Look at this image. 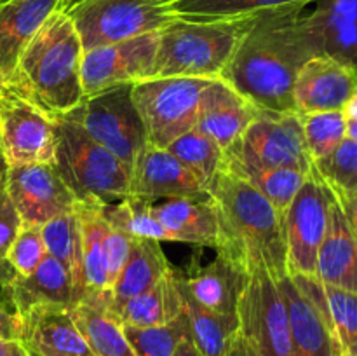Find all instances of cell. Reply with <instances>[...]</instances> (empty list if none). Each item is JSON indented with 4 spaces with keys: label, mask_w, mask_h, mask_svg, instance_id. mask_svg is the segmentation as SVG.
Listing matches in <instances>:
<instances>
[{
    "label": "cell",
    "mask_w": 357,
    "mask_h": 356,
    "mask_svg": "<svg viewBox=\"0 0 357 356\" xmlns=\"http://www.w3.org/2000/svg\"><path fill=\"white\" fill-rule=\"evenodd\" d=\"M305 9L258 14L218 79L264 110L295 112L296 75L312 58L298 24Z\"/></svg>",
    "instance_id": "cell-1"
},
{
    "label": "cell",
    "mask_w": 357,
    "mask_h": 356,
    "mask_svg": "<svg viewBox=\"0 0 357 356\" xmlns=\"http://www.w3.org/2000/svg\"><path fill=\"white\" fill-rule=\"evenodd\" d=\"M206 192L218 223L216 255L229 258L246 276L267 271L275 281L288 276L282 216L274 205L223 168Z\"/></svg>",
    "instance_id": "cell-2"
},
{
    "label": "cell",
    "mask_w": 357,
    "mask_h": 356,
    "mask_svg": "<svg viewBox=\"0 0 357 356\" xmlns=\"http://www.w3.org/2000/svg\"><path fill=\"white\" fill-rule=\"evenodd\" d=\"M84 47L65 10L56 13L21 52L7 86L52 119L84 100Z\"/></svg>",
    "instance_id": "cell-3"
},
{
    "label": "cell",
    "mask_w": 357,
    "mask_h": 356,
    "mask_svg": "<svg viewBox=\"0 0 357 356\" xmlns=\"http://www.w3.org/2000/svg\"><path fill=\"white\" fill-rule=\"evenodd\" d=\"M255 17L188 21L176 17L160 30L149 79L201 77L218 79Z\"/></svg>",
    "instance_id": "cell-4"
},
{
    "label": "cell",
    "mask_w": 357,
    "mask_h": 356,
    "mask_svg": "<svg viewBox=\"0 0 357 356\" xmlns=\"http://www.w3.org/2000/svg\"><path fill=\"white\" fill-rule=\"evenodd\" d=\"M56 150L52 166L77 201L98 199L105 205L129 195L131 173L105 147L94 142L80 126L54 119Z\"/></svg>",
    "instance_id": "cell-5"
},
{
    "label": "cell",
    "mask_w": 357,
    "mask_h": 356,
    "mask_svg": "<svg viewBox=\"0 0 357 356\" xmlns=\"http://www.w3.org/2000/svg\"><path fill=\"white\" fill-rule=\"evenodd\" d=\"M84 52L160 31L176 20L171 0H75L65 9Z\"/></svg>",
    "instance_id": "cell-6"
},
{
    "label": "cell",
    "mask_w": 357,
    "mask_h": 356,
    "mask_svg": "<svg viewBox=\"0 0 357 356\" xmlns=\"http://www.w3.org/2000/svg\"><path fill=\"white\" fill-rule=\"evenodd\" d=\"M59 119L80 126L94 142L114 154L129 173L149 143L142 117L132 103V84H119L84 96L73 110Z\"/></svg>",
    "instance_id": "cell-7"
},
{
    "label": "cell",
    "mask_w": 357,
    "mask_h": 356,
    "mask_svg": "<svg viewBox=\"0 0 357 356\" xmlns=\"http://www.w3.org/2000/svg\"><path fill=\"white\" fill-rule=\"evenodd\" d=\"M213 79L160 77L132 84V103L142 117L146 142L159 149L197 126L199 100Z\"/></svg>",
    "instance_id": "cell-8"
},
{
    "label": "cell",
    "mask_w": 357,
    "mask_h": 356,
    "mask_svg": "<svg viewBox=\"0 0 357 356\" xmlns=\"http://www.w3.org/2000/svg\"><path fill=\"white\" fill-rule=\"evenodd\" d=\"M239 334L261 356H291L289 318L278 281L267 271L246 276L237 302Z\"/></svg>",
    "instance_id": "cell-9"
},
{
    "label": "cell",
    "mask_w": 357,
    "mask_h": 356,
    "mask_svg": "<svg viewBox=\"0 0 357 356\" xmlns=\"http://www.w3.org/2000/svg\"><path fill=\"white\" fill-rule=\"evenodd\" d=\"M330 188L312 166L282 216L288 274L316 278L317 253L330 218Z\"/></svg>",
    "instance_id": "cell-10"
},
{
    "label": "cell",
    "mask_w": 357,
    "mask_h": 356,
    "mask_svg": "<svg viewBox=\"0 0 357 356\" xmlns=\"http://www.w3.org/2000/svg\"><path fill=\"white\" fill-rule=\"evenodd\" d=\"M56 150V122L13 87L0 86V152L7 166L47 163Z\"/></svg>",
    "instance_id": "cell-11"
},
{
    "label": "cell",
    "mask_w": 357,
    "mask_h": 356,
    "mask_svg": "<svg viewBox=\"0 0 357 356\" xmlns=\"http://www.w3.org/2000/svg\"><path fill=\"white\" fill-rule=\"evenodd\" d=\"M225 150L261 166L286 168L305 175L314 166L303 138L300 114L296 112L261 108L244 135Z\"/></svg>",
    "instance_id": "cell-12"
},
{
    "label": "cell",
    "mask_w": 357,
    "mask_h": 356,
    "mask_svg": "<svg viewBox=\"0 0 357 356\" xmlns=\"http://www.w3.org/2000/svg\"><path fill=\"white\" fill-rule=\"evenodd\" d=\"M3 185L23 225L42 227L56 216L75 212L77 198L52 164L7 166Z\"/></svg>",
    "instance_id": "cell-13"
},
{
    "label": "cell",
    "mask_w": 357,
    "mask_h": 356,
    "mask_svg": "<svg viewBox=\"0 0 357 356\" xmlns=\"http://www.w3.org/2000/svg\"><path fill=\"white\" fill-rule=\"evenodd\" d=\"M160 31H152L84 52V94L91 96L107 87L149 79L155 61Z\"/></svg>",
    "instance_id": "cell-14"
},
{
    "label": "cell",
    "mask_w": 357,
    "mask_h": 356,
    "mask_svg": "<svg viewBox=\"0 0 357 356\" xmlns=\"http://www.w3.org/2000/svg\"><path fill=\"white\" fill-rule=\"evenodd\" d=\"M300 16L305 44L312 56H326L357 73V0H314Z\"/></svg>",
    "instance_id": "cell-15"
},
{
    "label": "cell",
    "mask_w": 357,
    "mask_h": 356,
    "mask_svg": "<svg viewBox=\"0 0 357 356\" xmlns=\"http://www.w3.org/2000/svg\"><path fill=\"white\" fill-rule=\"evenodd\" d=\"M129 195L153 205L159 199L204 198V184L167 149L150 143L139 154L131 173Z\"/></svg>",
    "instance_id": "cell-16"
},
{
    "label": "cell",
    "mask_w": 357,
    "mask_h": 356,
    "mask_svg": "<svg viewBox=\"0 0 357 356\" xmlns=\"http://www.w3.org/2000/svg\"><path fill=\"white\" fill-rule=\"evenodd\" d=\"M357 91V73L349 66L312 56L300 68L293 89L296 114L344 110Z\"/></svg>",
    "instance_id": "cell-17"
},
{
    "label": "cell",
    "mask_w": 357,
    "mask_h": 356,
    "mask_svg": "<svg viewBox=\"0 0 357 356\" xmlns=\"http://www.w3.org/2000/svg\"><path fill=\"white\" fill-rule=\"evenodd\" d=\"M20 342L31 356H94L72 307L37 306L20 316Z\"/></svg>",
    "instance_id": "cell-18"
},
{
    "label": "cell",
    "mask_w": 357,
    "mask_h": 356,
    "mask_svg": "<svg viewBox=\"0 0 357 356\" xmlns=\"http://www.w3.org/2000/svg\"><path fill=\"white\" fill-rule=\"evenodd\" d=\"M261 108L222 79H213L201 94L197 126L223 150L244 135Z\"/></svg>",
    "instance_id": "cell-19"
},
{
    "label": "cell",
    "mask_w": 357,
    "mask_h": 356,
    "mask_svg": "<svg viewBox=\"0 0 357 356\" xmlns=\"http://www.w3.org/2000/svg\"><path fill=\"white\" fill-rule=\"evenodd\" d=\"M68 0H9L0 7V86L9 82L21 52Z\"/></svg>",
    "instance_id": "cell-20"
},
{
    "label": "cell",
    "mask_w": 357,
    "mask_h": 356,
    "mask_svg": "<svg viewBox=\"0 0 357 356\" xmlns=\"http://www.w3.org/2000/svg\"><path fill=\"white\" fill-rule=\"evenodd\" d=\"M278 285L288 309L291 356H337L340 349L323 311L289 274Z\"/></svg>",
    "instance_id": "cell-21"
},
{
    "label": "cell",
    "mask_w": 357,
    "mask_h": 356,
    "mask_svg": "<svg viewBox=\"0 0 357 356\" xmlns=\"http://www.w3.org/2000/svg\"><path fill=\"white\" fill-rule=\"evenodd\" d=\"M174 271L197 302L220 316L237 320V302L246 274L229 258L216 255L213 262L199 265L194 257L185 267Z\"/></svg>",
    "instance_id": "cell-22"
},
{
    "label": "cell",
    "mask_w": 357,
    "mask_h": 356,
    "mask_svg": "<svg viewBox=\"0 0 357 356\" xmlns=\"http://www.w3.org/2000/svg\"><path fill=\"white\" fill-rule=\"evenodd\" d=\"M2 293L17 316L37 306L75 307L79 304L72 274L51 255H45L31 274L14 276Z\"/></svg>",
    "instance_id": "cell-23"
},
{
    "label": "cell",
    "mask_w": 357,
    "mask_h": 356,
    "mask_svg": "<svg viewBox=\"0 0 357 356\" xmlns=\"http://www.w3.org/2000/svg\"><path fill=\"white\" fill-rule=\"evenodd\" d=\"M316 279L324 285L357 292V234L333 194L326 236L317 253Z\"/></svg>",
    "instance_id": "cell-24"
},
{
    "label": "cell",
    "mask_w": 357,
    "mask_h": 356,
    "mask_svg": "<svg viewBox=\"0 0 357 356\" xmlns=\"http://www.w3.org/2000/svg\"><path fill=\"white\" fill-rule=\"evenodd\" d=\"M150 209L173 241L211 248L218 243V223L208 195L169 198L153 202Z\"/></svg>",
    "instance_id": "cell-25"
},
{
    "label": "cell",
    "mask_w": 357,
    "mask_h": 356,
    "mask_svg": "<svg viewBox=\"0 0 357 356\" xmlns=\"http://www.w3.org/2000/svg\"><path fill=\"white\" fill-rule=\"evenodd\" d=\"M171 269L173 267L160 248V241L132 237L128 260L110 290L112 313L128 299L155 286Z\"/></svg>",
    "instance_id": "cell-26"
},
{
    "label": "cell",
    "mask_w": 357,
    "mask_h": 356,
    "mask_svg": "<svg viewBox=\"0 0 357 356\" xmlns=\"http://www.w3.org/2000/svg\"><path fill=\"white\" fill-rule=\"evenodd\" d=\"M77 328L94 356H136L124 334V327L110 309V293L86 295L72 307Z\"/></svg>",
    "instance_id": "cell-27"
},
{
    "label": "cell",
    "mask_w": 357,
    "mask_h": 356,
    "mask_svg": "<svg viewBox=\"0 0 357 356\" xmlns=\"http://www.w3.org/2000/svg\"><path fill=\"white\" fill-rule=\"evenodd\" d=\"M326 316L342 356H357V292L324 285L316 278L289 274Z\"/></svg>",
    "instance_id": "cell-28"
},
{
    "label": "cell",
    "mask_w": 357,
    "mask_h": 356,
    "mask_svg": "<svg viewBox=\"0 0 357 356\" xmlns=\"http://www.w3.org/2000/svg\"><path fill=\"white\" fill-rule=\"evenodd\" d=\"M222 168L237 178L246 181L248 185L260 192L274 205V208L284 216L289 202L296 195L298 188L305 181L307 175L286 168H267L253 163L246 157L236 156L232 152L223 150Z\"/></svg>",
    "instance_id": "cell-29"
},
{
    "label": "cell",
    "mask_w": 357,
    "mask_h": 356,
    "mask_svg": "<svg viewBox=\"0 0 357 356\" xmlns=\"http://www.w3.org/2000/svg\"><path fill=\"white\" fill-rule=\"evenodd\" d=\"M183 313L180 292H178L174 267L146 292L131 297L114 311L126 327L149 328L169 323Z\"/></svg>",
    "instance_id": "cell-30"
},
{
    "label": "cell",
    "mask_w": 357,
    "mask_h": 356,
    "mask_svg": "<svg viewBox=\"0 0 357 356\" xmlns=\"http://www.w3.org/2000/svg\"><path fill=\"white\" fill-rule=\"evenodd\" d=\"M105 206L107 205L98 201V199H82V201H77L75 206L80 222V234H82L86 295H107V293H110L103 257V234L105 227H107Z\"/></svg>",
    "instance_id": "cell-31"
},
{
    "label": "cell",
    "mask_w": 357,
    "mask_h": 356,
    "mask_svg": "<svg viewBox=\"0 0 357 356\" xmlns=\"http://www.w3.org/2000/svg\"><path fill=\"white\" fill-rule=\"evenodd\" d=\"M174 278H176L178 292H180L181 309L187 316L190 337L195 348L204 356H225L230 339L239 330V321L236 318L220 316L213 313L211 309L204 307L192 297V293L178 278L176 271H174Z\"/></svg>",
    "instance_id": "cell-32"
},
{
    "label": "cell",
    "mask_w": 357,
    "mask_h": 356,
    "mask_svg": "<svg viewBox=\"0 0 357 356\" xmlns=\"http://www.w3.org/2000/svg\"><path fill=\"white\" fill-rule=\"evenodd\" d=\"M314 0H173L176 17L188 21H218L251 17L288 7H309Z\"/></svg>",
    "instance_id": "cell-33"
},
{
    "label": "cell",
    "mask_w": 357,
    "mask_h": 356,
    "mask_svg": "<svg viewBox=\"0 0 357 356\" xmlns=\"http://www.w3.org/2000/svg\"><path fill=\"white\" fill-rule=\"evenodd\" d=\"M40 230L47 255L61 262L72 274L80 302L86 295V279H84L82 234H80L77 212L65 213V215L49 220L40 227Z\"/></svg>",
    "instance_id": "cell-34"
},
{
    "label": "cell",
    "mask_w": 357,
    "mask_h": 356,
    "mask_svg": "<svg viewBox=\"0 0 357 356\" xmlns=\"http://www.w3.org/2000/svg\"><path fill=\"white\" fill-rule=\"evenodd\" d=\"M167 150L176 156L204 184L206 188L222 168L223 149L199 128H192L174 140Z\"/></svg>",
    "instance_id": "cell-35"
},
{
    "label": "cell",
    "mask_w": 357,
    "mask_h": 356,
    "mask_svg": "<svg viewBox=\"0 0 357 356\" xmlns=\"http://www.w3.org/2000/svg\"><path fill=\"white\" fill-rule=\"evenodd\" d=\"M150 206V202L128 195L122 201H117V205L105 206V220L112 229L121 230L131 237H149L160 243L173 241L169 232L152 215Z\"/></svg>",
    "instance_id": "cell-36"
},
{
    "label": "cell",
    "mask_w": 357,
    "mask_h": 356,
    "mask_svg": "<svg viewBox=\"0 0 357 356\" xmlns=\"http://www.w3.org/2000/svg\"><path fill=\"white\" fill-rule=\"evenodd\" d=\"M300 121L312 163L330 156L347 138V119L344 110L300 114Z\"/></svg>",
    "instance_id": "cell-37"
},
{
    "label": "cell",
    "mask_w": 357,
    "mask_h": 356,
    "mask_svg": "<svg viewBox=\"0 0 357 356\" xmlns=\"http://www.w3.org/2000/svg\"><path fill=\"white\" fill-rule=\"evenodd\" d=\"M122 327L136 356H174L178 344L183 339L190 337V328L185 313L159 327L136 328L126 325Z\"/></svg>",
    "instance_id": "cell-38"
},
{
    "label": "cell",
    "mask_w": 357,
    "mask_h": 356,
    "mask_svg": "<svg viewBox=\"0 0 357 356\" xmlns=\"http://www.w3.org/2000/svg\"><path fill=\"white\" fill-rule=\"evenodd\" d=\"M326 185L357 194V142L345 138L333 152L314 163Z\"/></svg>",
    "instance_id": "cell-39"
},
{
    "label": "cell",
    "mask_w": 357,
    "mask_h": 356,
    "mask_svg": "<svg viewBox=\"0 0 357 356\" xmlns=\"http://www.w3.org/2000/svg\"><path fill=\"white\" fill-rule=\"evenodd\" d=\"M45 255L47 250L42 239L40 227L23 225L7 253V262L17 276H28L42 264Z\"/></svg>",
    "instance_id": "cell-40"
},
{
    "label": "cell",
    "mask_w": 357,
    "mask_h": 356,
    "mask_svg": "<svg viewBox=\"0 0 357 356\" xmlns=\"http://www.w3.org/2000/svg\"><path fill=\"white\" fill-rule=\"evenodd\" d=\"M21 227H23V222H21L20 213L10 201L6 185L2 181L0 184V286L2 288H6L16 276L14 269L7 262V253H9L14 239L20 234Z\"/></svg>",
    "instance_id": "cell-41"
},
{
    "label": "cell",
    "mask_w": 357,
    "mask_h": 356,
    "mask_svg": "<svg viewBox=\"0 0 357 356\" xmlns=\"http://www.w3.org/2000/svg\"><path fill=\"white\" fill-rule=\"evenodd\" d=\"M131 236L121 232V230L112 229L107 223L103 234V257H105V271H107L108 288L112 290L115 279L121 274L126 260H128L129 248H131Z\"/></svg>",
    "instance_id": "cell-42"
},
{
    "label": "cell",
    "mask_w": 357,
    "mask_h": 356,
    "mask_svg": "<svg viewBox=\"0 0 357 356\" xmlns=\"http://www.w3.org/2000/svg\"><path fill=\"white\" fill-rule=\"evenodd\" d=\"M21 321L14 311L0 299V341H20Z\"/></svg>",
    "instance_id": "cell-43"
},
{
    "label": "cell",
    "mask_w": 357,
    "mask_h": 356,
    "mask_svg": "<svg viewBox=\"0 0 357 356\" xmlns=\"http://www.w3.org/2000/svg\"><path fill=\"white\" fill-rule=\"evenodd\" d=\"M328 188H330V192L333 194L335 201L340 205L345 218L349 220V223H351L352 229H354L357 234V194H354V192L340 191V188H333L330 187V185H328Z\"/></svg>",
    "instance_id": "cell-44"
},
{
    "label": "cell",
    "mask_w": 357,
    "mask_h": 356,
    "mask_svg": "<svg viewBox=\"0 0 357 356\" xmlns=\"http://www.w3.org/2000/svg\"><path fill=\"white\" fill-rule=\"evenodd\" d=\"M225 356H261L243 335L239 334V330L232 335L229 342V348H227Z\"/></svg>",
    "instance_id": "cell-45"
},
{
    "label": "cell",
    "mask_w": 357,
    "mask_h": 356,
    "mask_svg": "<svg viewBox=\"0 0 357 356\" xmlns=\"http://www.w3.org/2000/svg\"><path fill=\"white\" fill-rule=\"evenodd\" d=\"M174 356H204V355H202V353L195 348V344L192 342V339L188 337V339H183V341L178 344Z\"/></svg>",
    "instance_id": "cell-46"
},
{
    "label": "cell",
    "mask_w": 357,
    "mask_h": 356,
    "mask_svg": "<svg viewBox=\"0 0 357 356\" xmlns=\"http://www.w3.org/2000/svg\"><path fill=\"white\" fill-rule=\"evenodd\" d=\"M344 114H345V119H347V121L357 122V91L352 94V98L349 100V103L345 105Z\"/></svg>",
    "instance_id": "cell-47"
},
{
    "label": "cell",
    "mask_w": 357,
    "mask_h": 356,
    "mask_svg": "<svg viewBox=\"0 0 357 356\" xmlns=\"http://www.w3.org/2000/svg\"><path fill=\"white\" fill-rule=\"evenodd\" d=\"M17 341H0V356H16Z\"/></svg>",
    "instance_id": "cell-48"
},
{
    "label": "cell",
    "mask_w": 357,
    "mask_h": 356,
    "mask_svg": "<svg viewBox=\"0 0 357 356\" xmlns=\"http://www.w3.org/2000/svg\"><path fill=\"white\" fill-rule=\"evenodd\" d=\"M6 170H7V164L6 161H3L2 154H0V184H2L3 178H6Z\"/></svg>",
    "instance_id": "cell-49"
},
{
    "label": "cell",
    "mask_w": 357,
    "mask_h": 356,
    "mask_svg": "<svg viewBox=\"0 0 357 356\" xmlns=\"http://www.w3.org/2000/svg\"><path fill=\"white\" fill-rule=\"evenodd\" d=\"M16 356H30V353L23 348V344H21L20 341H17L16 344Z\"/></svg>",
    "instance_id": "cell-50"
},
{
    "label": "cell",
    "mask_w": 357,
    "mask_h": 356,
    "mask_svg": "<svg viewBox=\"0 0 357 356\" xmlns=\"http://www.w3.org/2000/svg\"><path fill=\"white\" fill-rule=\"evenodd\" d=\"M7 2H9V0H0V7H2L3 3H7Z\"/></svg>",
    "instance_id": "cell-51"
},
{
    "label": "cell",
    "mask_w": 357,
    "mask_h": 356,
    "mask_svg": "<svg viewBox=\"0 0 357 356\" xmlns=\"http://www.w3.org/2000/svg\"><path fill=\"white\" fill-rule=\"evenodd\" d=\"M73 2H75V0H68V3H66V7H68L70 3H73Z\"/></svg>",
    "instance_id": "cell-52"
},
{
    "label": "cell",
    "mask_w": 357,
    "mask_h": 356,
    "mask_svg": "<svg viewBox=\"0 0 357 356\" xmlns=\"http://www.w3.org/2000/svg\"><path fill=\"white\" fill-rule=\"evenodd\" d=\"M337 356H342V355H340V353H338V355H337Z\"/></svg>",
    "instance_id": "cell-53"
},
{
    "label": "cell",
    "mask_w": 357,
    "mask_h": 356,
    "mask_svg": "<svg viewBox=\"0 0 357 356\" xmlns=\"http://www.w3.org/2000/svg\"><path fill=\"white\" fill-rule=\"evenodd\" d=\"M171 2H173V0H171Z\"/></svg>",
    "instance_id": "cell-54"
},
{
    "label": "cell",
    "mask_w": 357,
    "mask_h": 356,
    "mask_svg": "<svg viewBox=\"0 0 357 356\" xmlns=\"http://www.w3.org/2000/svg\"><path fill=\"white\" fill-rule=\"evenodd\" d=\"M0 154H2V152H0Z\"/></svg>",
    "instance_id": "cell-55"
},
{
    "label": "cell",
    "mask_w": 357,
    "mask_h": 356,
    "mask_svg": "<svg viewBox=\"0 0 357 356\" xmlns=\"http://www.w3.org/2000/svg\"><path fill=\"white\" fill-rule=\"evenodd\" d=\"M30 356H31V355H30Z\"/></svg>",
    "instance_id": "cell-56"
}]
</instances>
